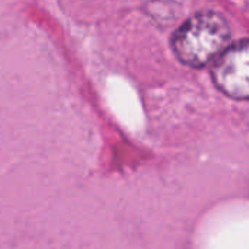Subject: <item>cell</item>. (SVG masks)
I'll list each match as a JSON object with an SVG mask.
<instances>
[{
	"instance_id": "6da1fadb",
	"label": "cell",
	"mask_w": 249,
	"mask_h": 249,
	"mask_svg": "<svg viewBox=\"0 0 249 249\" xmlns=\"http://www.w3.org/2000/svg\"><path fill=\"white\" fill-rule=\"evenodd\" d=\"M231 26L223 15L206 10L193 15L172 35L177 58L194 69L212 64L231 44Z\"/></svg>"
},
{
	"instance_id": "7a4b0ae2",
	"label": "cell",
	"mask_w": 249,
	"mask_h": 249,
	"mask_svg": "<svg viewBox=\"0 0 249 249\" xmlns=\"http://www.w3.org/2000/svg\"><path fill=\"white\" fill-rule=\"evenodd\" d=\"M210 74L226 96L249 99V39L231 44L212 63Z\"/></svg>"
}]
</instances>
